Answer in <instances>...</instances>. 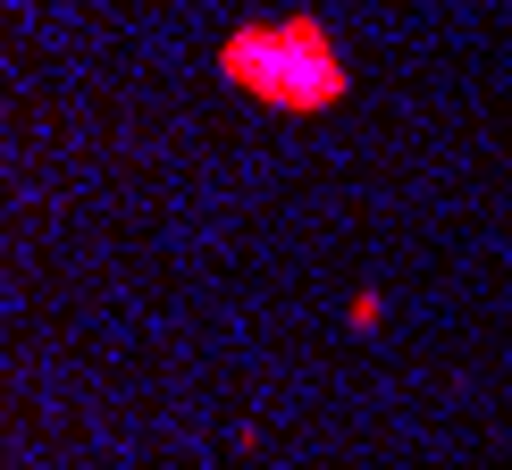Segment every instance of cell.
<instances>
[{"label":"cell","mask_w":512,"mask_h":470,"mask_svg":"<svg viewBox=\"0 0 512 470\" xmlns=\"http://www.w3.org/2000/svg\"><path fill=\"white\" fill-rule=\"evenodd\" d=\"M219 76L244 84L269 110H328L345 101V59H336L328 26L311 17H286V26H236L219 51Z\"/></svg>","instance_id":"1"}]
</instances>
